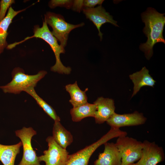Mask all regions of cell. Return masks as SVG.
I'll list each match as a JSON object with an SVG mask.
<instances>
[{"label": "cell", "instance_id": "obj_8", "mask_svg": "<svg viewBox=\"0 0 165 165\" xmlns=\"http://www.w3.org/2000/svg\"><path fill=\"white\" fill-rule=\"evenodd\" d=\"M48 146L43 155L38 157L39 161H44L46 165H65L69 157L68 152L58 145L51 136L46 139Z\"/></svg>", "mask_w": 165, "mask_h": 165}, {"label": "cell", "instance_id": "obj_13", "mask_svg": "<svg viewBox=\"0 0 165 165\" xmlns=\"http://www.w3.org/2000/svg\"><path fill=\"white\" fill-rule=\"evenodd\" d=\"M104 145L103 152L99 153L93 165H121V155L115 144L106 142Z\"/></svg>", "mask_w": 165, "mask_h": 165}, {"label": "cell", "instance_id": "obj_2", "mask_svg": "<svg viewBox=\"0 0 165 165\" xmlns=\"http://www.w3.org/2000/svg\"><path fill=\"white\" fill-rule=\"evenodd\" d=\"M33 32L34 35L32 36L27 37L20 42L12 44V47L13 48L16 45L33 38H41L49 45L55 55L56 63L51 68V70L59 74H69L72 71L71 68L64 66L60 59V54L65 52L64 48L58 44L57 40L49 30L46 22L45 20L43 21L41 27L38 25H35L33 28Z\"/></svg>", "mask_w": 165, "mask_h": 165}, {"label": "cell", "instance_id": "obj_3", "mask_svg": "<svg viewBox=\"0 0 165 165\" xmlns=\"http://www.w3.org/2000/svg\"><path fill=\"white\" fill-rule=\"evenodd\" d=\"M46 71L41 70L34 75L25 74L23 69L20 67L15 68L12 72V79L7 84L0 86L5 93L19 94L27 89L35 87L37 83L47 74Z\"/></svg>", "mask_w": 165, "mask_h": 165}, {"label": "cell", "instance_id": "obj_9", "mask_svg": "<svg viewBox=\"0 0 165 165\" xmlns=\"http://www.w3.org/2000/svg\"><path fill=\"white\" fill-rule=\"evenodd\" d=\"M143 147L140 159L131 165H157L164 161L165 155L163 148L155 142L145 140L143 142Z\"/></svg>", "mask_w": 165, "mask_h": 165}, {"label": "cell", "instance_id": "obj_22", "mask_svg": "<svg viewBox=\"0 0 165 165\" xmlns=\"http://www.w3.org/2000/svg\"><path fill=\"white\" fill-rule=\"evenodd\" d=\"M15 3L13 0H1L0 1V23L6 17V12L13 4Z\"/></svg>", "mask_w": 165, "mask_h": 165}, {"label": "cell", "instance_id": "obj_24", "mask_svg": "<svg viewBox=\"0 0 165 165\" xmlns=\"http://www.w3.org/2000/svg\"><path fill=\"white\" fill-rule=\"evenodd\" d=\"M84 0H73L72 9L75 11L80 13L82 11L84 8L83 5Z\"/></svg>", "mask_w": 165, "mask_h": 165}, {"label": "cell", "instance_id": "obj_11", "mask_svg": "<svg viewBox=\"0 0 165 165\" xmlns=\"http://www.w3.org/2000/svg\"><path fill=\"white\" fill-rule=\"evenodd\" d=\"M82 11L86 18L92 21L96 26L101 41L102 39L103 34L100 31V28L103 24L109 23L116 26H118L117 22L113 20L112 16L101 6L93 8H84Z\"/></svg>", "mask_w": 165, "mask_h": 165}, {"label": "cell", "instance_id": "obj_23", "mask_svg": "<svg viewBox=\"0 0 165 165\" xmlns=\"http://www.w3.org/2000/svg\"><path fill=\"white\" fill-rule=\"evenodd\" d=\"M104 1L102 0H85L83 1L84 8H93L97 5L101 6Z\"/></svg>", "mask_w": 165, "mask_h": 165}, {"label": "cell", "instance_id": "obj_21", "mask_svg": "<svg viewBox=\"0 0 165 165\" xmlns=\"http://www.w3.org/2000/svg\"><path fill=\"white\" fill-rule=\"evenodd\" d=\"M73 2V1L70 0H52L49 2L48 5L51 9L60 7L70 9L72 8Z\"/></svg>", "mask_w": 165, "mask_h": 165}, {"label": "cell", "instance_id": "obj_17", "mask_svg": "<svg viewBox=\"0 0 165 165\" xmlns=\"http://www.w3.org/2000/svg\"><path fill=\"white\" fill-rule=\"evenodd\" d=\"M22 146L21 141L12 145L0 144V161L3 165H14L16 158Z\"/></svg>", "mask_w": 165, "mask_h": 165}, {"label": "cell", "instance_id": "obj_6", "mask_svg": "<svg viewBox=\"0 0 165 165\" xmlns=\"http://www.w3.org/2000/svg\"><path fill=\"white\" fill-rule=\"evenodd\" d=\"M117 136V132L113 129H110L106 134L96 142L75 153L70 155L65 165H88L91 156L99 147Z\"/></svg>", "mask_w": 165, "mask_h": 165}, {"label": "cell", "instance_id": "obj_18", "mask_svg": "<svg viewBox=\"0 0 165 165\" xmlns=\"http://www.w3.org/2000/svg\"><path fill=\"white\" fill-rule=\"evenodd\" d=\"M66 91L69 94L70 99L69 102L73 108H75L87 102V97L86 92L88 89L82 91L79 87L77 81L72 84H68L65 86Z\"/></svg>", "mask_w": 165, "mask_h": 165}, {"label": "cell", "instance_id": "obj_14", "mask_svg": "<svg viewBox=\"0 0 165 165\" xmlns=\"http://www.w3.org/2000/svg\"><path fill=\"white\" fill-rule=\"evenodd\" d=\"M129 77L134 85L131 97L135 95L143 86H148L153 87L156 82L145 67H143L140 71L130 75Z\"/></svg>", "mask_w": 165, "mask_h": 165}, {"label": "cell", "instance_id": "obj_12", "mask_svg": "<svg viewBox=\"0 0 165 165\" xmlns=\"http://www.w3.org/2000/svg\"><path fill=\"white\" fill-rule=\"evenodd\" d=\"M94 104L97 108L94 117L96 123L101 124L106 122L115 112L114 101L112 99L99 97Z\"/></svg>", "mask_w": 165, "mask_h": 165}, {"label": "cell", "instance_id": "obj_25", "mask_svg": "<svg viewBox=\"0 0 165 165\" xmlns=\"http://www.w3.org/2000/svg\"></svg>", "mask_w": 165, "mask_h": 165}, {"label": "cell", "instance_id": "obj_1", "mask_svg": "<svg viewBox=\"0 0 165 165\" xmlns=\"http://www.w3.org/2000/svg\"><path fill=\"white\" fill-rule=\"evenodd\" d=\"M164 15L151 7L148 8L141 14V19L145 25L143 31L148 38L145 43L140 45L139 48L144 53L148 60L152 56L153 48L156 43L159 42L165 43L163 35L165 24Z\"/></svg>", "mask_w": 165, "mask_h": 165}, {"label": "cell", "instance_id": "obj_16", "mask_svg": "<svg viewBox=\"0 0 165 165\" xmlns=\"http://www.w3.org/2000/svg\"><path fill=\"white\" fill-rule=\"evenodd\" d=\"M25 9L15 11L10 6L7 15L0 23V55L8 45L6 41L8 34V29L14 18L19 13L24 11Z\"/></svg>", "mask_w": 165, "mask_h": 165}, {"label": "cell", "instance_id": "obj_10", "mask_svg": "<svg viewBox=\"0 0 165 165\" xmlns=\"http://www.w3.org/2000/svg\"><path fill=\"white\" fill-rule=\"evenodd\" d=\"M146 120L143 113L135 111L132 113L123 114L115 112L106 122L111 127L119 129L124 127L143 125Z\"/></svg>", "mask_w": 165, "mask_h": 165}, {"label": "cell", "instance_id": "obj_5", "mask_svg": "<svg viewBox=\"0 0 165 165\" xmlns=\"http://www.w3.org/2000/svg\"><path fill=\"white\" fill-rule=\"evenodd\" d=\"M44 20L52 28V35L64 48L67 45L69 34L72 30L85 24L84 23L76 25L69 23L61 15L50 12L45 14Z\"/></svg>", "mask_w": 165, "mask_h": 165}, {"label": "cell", "instance_id": "obj_4", "mask_svg": "<svg viewBox=\"0 0 165 165\" xmlns=\"http://www.w3.org/2000/svg\"><path fill=\"white\" fill-rule=\"evenodd\" d=\"M115 144L121 155V165H131L140 159L143 142L127 135L118 137Z\"/></svg>", "mask_w": 165, "mask_h": 165}, {"label": "cell", "instance_id": "obj_7", "mask_svg": "<svg viewBox=\"0 0 165 165\" xmlns=\"http://www.w3.org/2000/svg\"><path fill=\"white\" fill-rule=\"evenodd\" d=\"M15 133L21 140L23 148L22 158L18 165H41L31 144L32 138L37 134L36 131L31 127H23Z\"/></svg>", "mask_w": 165, "mask_h": 165}, {"label": "cell", "instance_id": "obj_19", "mask_svg": "<svg viewBox=\"0 0 165 165\" xmlns=\"http://www.w3.org/2000/svg\"><path fill=\"white\" fill-rule=\"evenodd\" d=\"M96 105L88 102L78 107L73 108L70 110L72 121L79 122L84 118L94 117L97 110Z\"/></svg>", "mask_w": 165, "mask_h": 165}, {"label": "cell", "instance_id": "obj_15", "mask_svg": "<svg viewBox=\"0 0 165 165\" xmlns=\"http://www.w3.org/2000/svg\"><path fill=\"white\" fill-rule=\"evenodd\" d=\"M52 134V137L56 142L64 149H66L73 141L72 135L62 125L60 121L54 122Z\"/></svg>", "mask_w": 165, "mask_h": 165}, {"label": "cell", "instance_id": "obj_20", "mask_svg": "<svg viewBox=\"0 0 165 165\" xmlns=\"http://www.w3.org/2000/svg\"><path fill=\"white\" fill-rule=\"evenodd\" d=\"M24 91L31 96L45 112L53 119L54 122L60 121L61 119L57 115L54 109L38 95L35 92L34 87L28 88L26 89Z\"/></svg>", "mask_w": 165, "mask_h": 165}]
</instances>
